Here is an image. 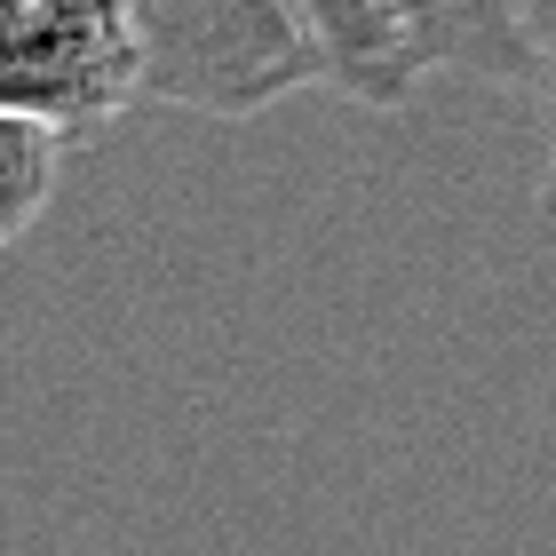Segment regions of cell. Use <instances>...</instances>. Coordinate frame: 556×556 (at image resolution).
Instances as JSON below:
<instances>
[{"mask_svg":"<svg viewBox=\"0 0 556 556\" xmlns=\"http://www.w3.org/2000/svg\"><path fill=\"white\" fill-rule=\"evenodd\" d=\"M128 33L143 96L199 119H255L326 80L302 0H128Z\"/></svg>","mask_w":556,"mask_h":556,"instance_id":"1","label":"cell"},{"mask_svg":"<svg viewBox=\"0 0 556 556\" xmlns=\"http://www.w3.org/2000/svg\"><path fill=\"white\" fill-rule=\"evenodd\" d=\"M143 96L128 0H0V112L88 136Z\"/></svg>","mask_w":556,"mask_h":556,"instance_id":"2","label":"cell"},{"mask_svg":"<svg viewBox=\"0 0 556 556\" xmlns=\"http://www.w3.org/2000/svg\"><path fill=\"white\" fill-rule=\"evenodd\" d=\"M311 33L326 48V88L350 96L366 112H397L414 104V88L429 80L414 56V33L397 16V0H302Z\"/></svg>","mask_w":556,"mask_h":556,"instance_id":"3","label":"cell"},{"mask_svg":"<svg viewBox=\"0 0 556 556\" xmlns=\"http://www.w3.org/2000/svg\"><path fill=\"white\" fill-rule=\"evenodd\" d=\"M421 72H462L485 88H533V24L525 0H397Z\"/></svg>","mask_w":556,"mask_h":556,"instance_id":"4","label":"cell"},{"mask_svg":"<svg viewBox=\"0 0 556 556\" xmlns=\"http://www.w3.org/2000/svg\"><path fill=\"white\" fill-rule=\"evenodd\" d=\"M56 160H64V128H48L33 112H0V247H16L48 215Z\"/></svg>","mask_w":556,"mask_h":556,"instance_id":"5","label":"cell"},{"mask_svg":"<svg viewBox=\"0 0 556 556\" xmlns=\"http://www.w3.org/2000/svg\"><path fill=\"white\" fill-rule=\"evenodd\" d=\"M525 24H533V88L548 112V175H541V215L556 223V0H525Z\"/></svg>","mask_w":556,"mask_h":556,"instance_id":"6","label":"cell"}]
</instances>
